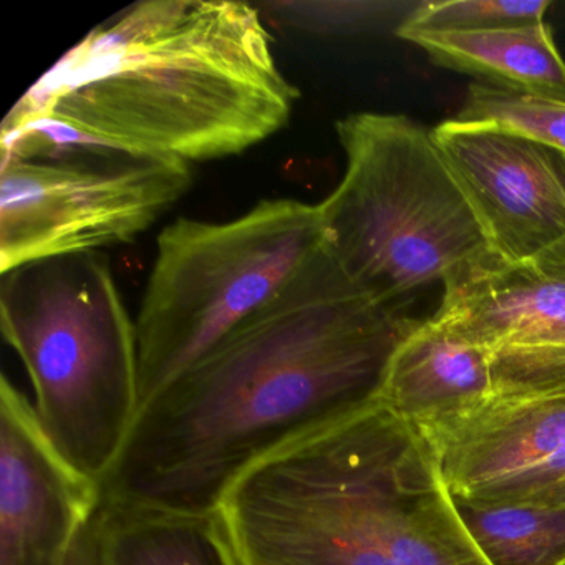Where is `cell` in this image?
Returning <instances> with one entry per match:
<instances>
[{"instance_id": "obj_11", "label": "cell", "mask_w": 565, "mask_h": 565, "mask_svg": "<svg viewBox=\"0 0 565 565\" xmlns=\"http://www.w3.org/2000/svg\"><path fill=\"white\" fill-rule=\"evenodd\" d=\"M436 319L489 352L565 349V279L508 266L443 286Z\"/></svg>"}, {"instance_id": "obj_7", "label": "cell", "mask_w": 565, "mask_h": 565, "mask_svg": "<svg viewBox=\"0 0 565 565\" xmlns=\"http://www.w3.org/2000/svg\"><path fill=\"white\" fill-rule=\"evenodd\" d=\"M433 135L501 263L565 279V153L491 121L449 118Z\"/></svg>"}, {"instance_id": "obj_12", "label": "cell", "mask_w": 565, "mask_h": 565, "mask_svg": "<svg viewBox=\"0 0 565 565\" xmlns=\"http://www.w3.org/2000/svg\"><path fill=\"white\" fill-rule=\"evenodd\" d=\"M433 64L488 82L489 87L541 100L565 102V61L545 22L491 31L398 29Z\"/></svg>"}, {"instance_id": "obj_17", "label": "cell", "mask_w": 565, "mask_h": 565, "mask_svg": "<svg viewBox=\"0 0 565 565\" xmlns=\"http://www.w3.org/2000/svg\"><path fill=\"white\" fill-rule=\"evenodd\" d=\"M494 396L565 395V349L491 352Z\"/></svg>"}, {"instance_id": "obj_4", "label": "cell", "mask_w": 565, "mask_h": 565, "mask_svg": "<svg viewBox=\"0 0 565 565\" xmlns=\"http://www.w3.org/2000/svg\"><path fill=\"white\" fill-rule=\"evenodd\" d=\"M0 326L49 438L102 482L140 412L137 323L107 257L72 254L2 274Z\"/></svg>"}, {"instance_id": "obj_15", "label": "cell", "mask_w": 565, "mask_h": 565, "mask_svg": "<svg viewBox=\"0 0 565 565\" xmlns=\"http://www.w3.org/2000/svg\"><path fill=\"white\" fill-rule=\"evenodd\" d=\"M455 118L502 125L565 153V102L541 100L475 84Z\"/></svg>"}, {"instance_id": "obj_1", "label": "cell", "mask_w": 565, "mask_h": 565, "mask_svg": "<svg viewBox=\"0 0 565 565\" xmlns=\"http://www.w3.org/2000/svg\"><path fill=\"white\" fill-rule=\"evenodd\" d=\"M418 320L363 294L322 244L266 306L138 412L107 501L213 514L279 446L375 403Z\"/></svg>"}, {"instance_id": "obj_5", "label": "cell", "mask_w": 565, "mask_h": 565, "mask_svg": "<svg viewBox=\"0 0 565 565\" xmlns=\"http://www.w3.org/2000/svg\"><path fill=\"white\" fill-rule=\"evenodd\" d=\"M320 244L317 204L297 200L164 227L135 320L140 409L277 296Z\"/></svg>"}, {"instance_id": "obj_6", "label": "cell", "mask_w": 565, "mask_h": 565, "mask_svg": "<svg viewBox=\"0 0 565 565\" xmlns=\"http://www.w3.org/2000/svg\"><path fill=\"white\" fill-rule=\"evenodd\" d=\"M191 183L190 163L125 153L44 121L32 140L2 143L0 274L131 243Z\"/></svg>"}, {"instance_id": "obj_14", "label": "cell", "mask_w": 565, "mask_h": 565, "mask_svg": "<svg viewBox=\"0 0 565 565\" xmlns=\"http://www.w3.org/2000/svg\"><path fill=\"white\" fill-rule=\"evenodd\" d=\"M452 499L489 565H565V508Z\"/></svg>"}, {"instance_id": "obj_3", "label": "cell", "mask_w": 565, "mask_h": 565, "mask_svg": "<svg viewBox=\"0 0 565 565\" xmlns=\"http://www.w3.org/2000/svg\"><path fill=\"white\" fill-rule=\"evenodd\" d=\"M345 171L317 204L322 247L379 306L504 266L446 163L433 128L360 111L335 125Z\"/></svg>"}, {"instance_id": "obj_10", "label": "cell", "mask_w": 565, "mask_h": 565, "mask_svg": "<svg viewBox=\"0 0 565 565\" xmlns=\"http://www.w3.org/2000/svg\"><path fill=\"white\" fill-rule=\"evenodd\" d=\"M492 396L491 352L433 316L418 320L390 356L380 402L428 435Z\"/></svg>"}, {"instance_id": "obj_18", "label": "cell", "mask_w": 565, "mask_h": 565, "mask_svg": "<svg viewBox=\"0 0 565 565\" xmlns=\"http://www.w3.org/2000/svg\"><path fill=\"white\" fill-rule=\"evenodd\" d=\"M65 565H97V555H95V518L78 534Z\"/></svg>"}, {"instance_id": "obj_13", "label": "cell", "mask_w": 565, "mask_h": 565, "mask_svg": "<svg viewBox=\"0 0 565 565\" xmlns=\"http://www.w3.org/2000/svg\"><path fill=\"white\" fill-rule=\"evenodd\" d=\"M97 565H233L210 515L102 501Z\"/></svg>"}, {"instance_id": "obj_2", "label": "cell", "mask_w": 565, "mask_h": 565, "mask_svg": "<svg viewBox=\"0 0 565 565\" xmlns=\"http://www.w3.org/2000/svg\"><path fill=\"white\" fill-rule=\"evenodd\" d=\"M297 97L249 4L150 0L72 49L4 127L47 118L114 150L191 163L273 137Z\"/></svg>"}, {"instance_id": "obj_8", "label": "cell", "mask_w": 565, "mask_h": 565, "mask_svg": "<svg viewBox=\"0 0 565 565\" xmlns=\"http://www.w3.org/2000/svg\"><path fill=\"white\" fill-rule=\"evenodd\" d=\"M423 439L455 498L565 508V395L492 396Z\"/></svg>"}, {"instance_id": "obj_16", "label": "cell", "mask_w": 565, "mask_h": 565, "mask_svg": "<svg viewBox=\"0 0 565 565\" xmlns=\"http://www.w3.org/2000/svg\"><path fill=\"white\" fill-rule=\"evenodd\" d=\"M551 0H431L422 2L398 29L491 31L541 24Z\"/></svg>"}, {"instance_id": "obj_9", "label": "cell", "mask_w": 565, "mask_h": 565, "mask_svg": "<svg viewBox=\"0 0 565 565\" xmlns=\"http://www.w3.org/2000/svg\"><path fill=\"white\" fill-rule=\"evenodd\" d=\"M104 501L54 445L34 403L0 380V565H65Z\"/></svg>"}]
</instances>
